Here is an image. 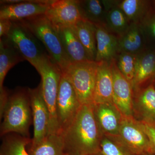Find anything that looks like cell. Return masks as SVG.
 <instances>
[{
	"instance_id": "cell-18",
	"label": "cell",
	"mask_w": 155,
	"mask_h": 155,
	"mask_svg": "<svg viewBox=\"0 0 155 155\" xmlns=\"http://www.w3.org/2000/svg\"><path fill=\"white\" fill-rule=\"evenodd\" d=\"M119 53L125 52L138 54L147 48V39L140 24L131 23L127 30L118 38Z\"/></svg>"
},
{
	"instance_id": "cell-27",
	"label": "cell",
	"mask_w": 155,
	"mask_h": 155,
	"mask_svg": "<svg viewBox=\"0 0 155 155\" xmlns=\"http://www.w3.org/2000/svg\"><path fill=\"white\" fill-rule=\"evenodd\" d=\"M137 58V54L122 52L119 53L115 59L119 71L131 85L135 75Z\"/></svg>"
},
{
	"instance_id": "cell-1",
	"label": "cell",
	"mask_w": 155,
	"mask_h": 155,
	"mask_svg": "<svg viewBox=\"0 0 155 155\" xmlns=\"http://www.w3.org/2000/svg\"><path fill=\"white\" fill-rule=\"evenodd\" d=\"M61 134L65 155L98 153L104 134L96 119L94 104L82 105L72 123Z\"/></svg>"
},
{
	"instance_id": "cell-22",
	"label": "cell",
	"mask_w": 155,
	"mask_h": 155,
	"mask_svg": "<svg viewBox=\"0 0 155 155\" xmlns=\"http://www.w3.org/2000/svg\"><path fill=\"white\" fill-rule=\"evenodd\" d=\"M118 5L130 24H140L153 8L152 1L147 0L118 1Z\"/></svg>"
},
{
	"instance_id": "cell-20",
	"label": "cell",
	"mask_w": 155,
	"mask_h": 155,
	"mask_svg": "<svg viewBox=\"0 0 155 155\" xmlns=\"http://www.w3.org/2000/svg\"><path fill=\"white\" fill-rule=\"evenodd\" d=\"M58 31L64 50L71 63L90 60L72 27L60 28Z\"/></svg>"
},
{
	"instance_id": "cell-26",
	"label": "cell",
	"mask_w": 155,
	"mask_h": 155,
	"mask_svg": "<svg viewBox=\"0 0 155 155\" xmlns=\"http://www.w3.org/2000/svg\"><path fill=\"white\" fill-rule=\"evenodd\" d=\"M0 155H29L26 147L31 142L29 137L16 133H10L2 137Z\"/></svg>"
},
{
	"instance_id": "cell-25",
	"label": "cell",
	"mask_w": 155,
	"mask_h": 155,
	"mask_svg": "<svg viewBox=\"0 0 155 155\" xmlns=\"http://www.w3.org/2000/svg\"><path fill=\"white\" fill-rule=\"evenodd\" d=\"M81 17L94 25L105 26L106 11L102 1H78Z\"/></svg>"
},
{
	"instance_id": "cell-30",
	"label": "cell",
	"mask_w": 155,
	"mask_h": 155,
	"mask_svg": "<svg viewBox=\"0 0 155 155\" xmlns=\"http://www.w3.org/2000/svg\"><path fill=\"white\" fill-rule=\"evenodd\" d=\"M140 122L149 140L151 153L155 154V123Z\"/></svg>"
},
{
	"instance_id": "cell-7",
	"label": "cell",
	"mask_w": 155,
	"mask_h": 155,
	"mask_svg": "<svg viewBox=\"0 0 155 155\" xmlns=\"http://www.w3.org/2000/svg\"><path fill=\"white\" fill-rule=\"evenodd\" d=\"M81 106L72 84L62 73L56 107L59 134L71 124Z\"/></svg>"
},
{
	"instance_id": "cell-6",
	"label": "cell",
	"mask_w": 155,
	"mask_h": 155,
	"mask_svg": "<svg viewBox=\"0 0 155 155\" xmlns=\"http://www.w3.org/2000/svg\"><path fill=\"white\" fill-rule=\"evenodd\" d=\"M12 22L7 38L24 60L28 61L38 71L48 54L43 51L37 38L22 22Z\"/></svg>"
},
{
	"instance_id": "cell-32",
	"label": "cell",
	"mask_w": 155,
	"mask_h": 155,
	"mask_svg": "<svg viewBox=\"0 0 155 155\" xmlns=\"http://www.w3.org/2000/svg\"><path fill=\"white\" fill-rule=\"evenodd\" d=\"M13 25V22L8 19H0V37H7Z\"/></svg>"
},
{
	"instance_id": "cell-12",
	"label": "cell",
	"mask_w": 155,
	"mask_h": 155,
	"mask_svg": "<svg viewBox=\"0 0 155 155\" xmlns=\"http://www.w3.org/2000/svg\"><path fill=\"white\" fill-rule=\"evenodd\" d=\"M51 1H19V3L2 5L0 19L19 21L44 15Z\"/></svg>"
},
{
	"instance_id": "cell-14",
	"label": "cell",
	"mask_w": 155,
	"mask_h": 155,
	"mask_svg": "<svg viewBox=\"0 0 155 155\" xmlns=\"http://www.w3.org/2000/svg\"><path fill=\"white\" fill-rule=\"evenodd\" d=\"M155 80V48H147L137 54L132 85L133 91L146 87L154 82Z\"/></svg>"
},
{
	"instance_id": "cell-8",
	"label": "cell",
	"mask_w": 155,
	"mask_h": 155,
	"mask_svg": "<svg viewBox=\"0 0 155 155\" xmlns=\"http://www.w3.org/2000/svg\"><path fill=\"white\" fill-rule=\"evenodd\" d=\"M117 136L129 150L137 153L152 154L148 137L140 122L133 116H122Z\"/></svg>"
},
{
	"instance_id": "cell-35",
	"label": "cell",
	"mask_w": 155,
	"mask_h": 155,
	"mask_svg": "<svg viewBox=\"0 0 155 155\" xmlns=\"http://www.w3.org/2000/svg\"><path fill=\"white\" fill-rule=\"evenodd\" d=\"M154 85H155V82H154Z\"/></svg>"
},
{
	"instance_id": "cell-34",
	"label": "cell",
	"mask_w": 155,
	"mask_h": 155,
	"mask_svg": "<svg viewBox=\"0 0 155 155\" xmlns=\"http://www.w3.org/2000/svg\"><path fill=\"white\" fill-rule=\"evenodd\" d=\"M97 153H96V154H94L90 155H97Z\"/></svg>"
},
{
	"instance_id": "cell-11",
	"label": "cell",
	"mask_w": 155,
	"mask_h": 155,
	"mask_svg": "<svg viewBox=\"0 0 155 155\" xmlns=\"http://www.w3.org/2000/svg\"><path fill=\"white\" fill-rule=\"evenodd\" d=\"M110 64L114 78L113 103L122 116H133L134 91L132 85L119 71L115 59Z\"/></svg>"
},
{
	"instance_id": "cell-17",
	"label": "cell",
	"mask_w": 155,
	"mask_h": 155,
	"mask_svg": "<svg viewBox=\"0 0 155 155\" xmlns=\"http://www.w3.org/2000/svg\"><path fill=\"white\" fill-rule=\"evenodd\" d=\"M97 41V53L95 61L110 63L119 54L117 37L107 30L104 25H95Z\"/></svg>"
},
{
	"instance_id": "cell-29",
	"label": "cell",
	"mask_w": 155,
	"mask_h": 155,
	"mask_svg": "<svg viewBox=\"0 0 155 155\" xmlns=\"http://www.w3.org/2000/svg\"><path fill=\"white\" fill-rule=\"evenodd\" d=\"M140 24L147 40H155V10L153 8Z\"/></svg>"
},
{
	"instance_id": "cell-15",
	"label": "cell",
	"mask_w": 155,
	"mask_h": 155,
	"mask_svg": "<svg viewBox=\"0 0 155 155\" xmlns=\"http://www.w3.org/2000/svg\"><path fill=\"white\" fill-rule=\"evenodd\" d=\"M94 110L103 134L118 135L123 116L114 103L94 104Z\"/></svg>"
},
{
	"instance_id": "cell-16",
	"label": "cell",
	"mask_w": 155,
	"mask_h": 155,
	"mask_svg": "<svg viewBox=\"0 0 155 155\" xmlns=\"http://www.w3.org/2000/svg\"><path fill=\"white\" fill-rule=\"evenodd\" d=\"M114 78L110 64L98 62L94 104L113 103Z\"/></svg>"
},
{
	"instance_id": "cell-3",
	"label": "cell",
	"mask_w": 155,
	"mask_h": 155,
	"mask_svg": "<svg viewBox=\"0 0 155 155\" xmlns=\"http://www.w3.org/2000/svg\"><path fill=\"white\" fill-rule=\"evenodd\" d=\"M19 21L41 42L48 55L63 73L71 62L64 50L58 31L45 14Z\"/></svg>"
},
{
	"instance_id": "cell-5",
	"label": "cell",
	"mask_w": 155,
	"mask_h": 155,
	"mask_svg": "<svg viewBox=\"0 0 155 155\" xmlns=\"http://www.w3.org/2000/svg\"><path fill=\"white\" fill-rule=\"evenodd\" d=\"M37 71L41 76L42 94L49 112V134L59 133L56 107L62 71L49 55Z\"/></svg>"
},
{
	"instance_id": "cell-10",
	"label": "cell",
	"mask_w": 155,
	"mask_h": 155,
	"mask_svg": "<svg viewBox=\"0 0 155 155\" xmlns=\"http://www.w3.org/2000/svg\"><path fill=\"white\" fill-rule=\"evenodd\" d=\"M32 110L34 136L30 144H38L49 133L50 114L43 97L41 86L35 88H28Z\"/></svg>"
},
{
	"instance_id": "cell-2",
	"label": "cell",
	"mask_w": 155,
	"mask_h": 155,
	"mask_svg": "<svg viewBox=\"0 0 155 155\" xmlns=\"http://www.w3.org/2000/svg\"><path fill=\"white\" fill-rule=\"evenodd\" d=\"M32 110L28 88H18L9 95L2 116L0 134L16 133L29 137Z\"/></svg>"
},
{
	"instance_id": "cell-24",
	"label": "cell",
	"mask_w": 155,
	"mask_h": 155,
	"mask_svg": "<svg viewBox=\"0 0 155 155\" xmlns=\"http://www.w3.org/2000/svg\"><path fill=\"white\" fill-rule=\"evenodd\" d=\"M29 155H65L64 144L61 134H51L38 144H29Z\"/></svg>"
},
{
	"instance_id": "cell-28",
	"label": "cell",
	"mask_w": 155,
	"mask_h": 155,
	"mask_svg": "<svg viewBox=\"0 0 155 155\" xmlns=\"http://www.w3.org/2000/svg\"><path fill=\"white\" fill-rule=\"evenodd\" d=\"M125 148L117 135H103L100 144V151L103 155H126Z\"/></svg>"
},
{
	"instance_id": "cell-13",
	"label": "cell",
	"mask_w": 155,
	"mask_h": 155,
	"mask_svg": "<svg viewBox=\"0 0 155 155\" xmlns=\"http://www.w3.org/2000/svg\"><path fill=\"white\" fill-rule=\"evenodd\" d=\"M133 116L140 122L155 123L154 82L134 92Z\"/></svg>"
},
{
	"instance_id": "cell-9",
	"label": "cell",
	"mask_w": 155,
	"mask_h": 155,
	"mask_svg": "<svg viewBox=\"0 0 155 155\" xmlns=\"http://www.w3.org/2000/svg\"><path fill=\"white\" fill-rule=\"evenodd\" d=\"M45 15L58 31L60 28L73 27L83 19L78 1L75 0L51 1Z\"/></svg>"
},
{
	"instance_id": "cell-21",
	"label": "cell",
	"mask_w": 155,
	"mask_h": 155,
	"mask_svg": "<svg viewBox=\"0 0 155 155\" xmlns=\"http://www.w3.org/2000/svg\"><path fill=\"white\" fill-rule=\"evenodd\" d=\"M23 57L9 41L7 37L0 40V88L10 69L19 62L24 61Z\"/></svg>"
},
{
	"instance_id": "cell-4",
	"label": "cell",
	"mask_w": 155,
	"mask_h": 155,
	"mask_svg": "<svg viewBox=\"0 0 155 155\" xmlns=\"http://www.w3.org/2000/svg\"><path fill=\"white\" fill-rule=\"evenodd\" d=\"M98 62L88 61L70 64L63 72L71 84L81 105L94 104Z\"/></svg>"
},
{
	"instance_id": "cell-33",
	"label": "cell",
	"mask_w": 155,
	"mask_h": 155,
	"mask_svg": "<svg viewBox=\"0 0 155 155\" xmlns=\"http://www.w3.org/2000/svg\"><path fill=\"white\" fill-rule=\"evenodd\" d=\"M152 3L153 8L155 10V1H152Z\"/></svg>"
},
{
	"instance_id": "cell-19",
	"label": "cell",
	"mask_w": 155,
	"mask_h": 155,
	"mask_svg": "<svg viewBox=\"0 0 155 155\" xmlns=\"http://www.w3.org/2000/svg\"><path fill=\"white\" fill-rule=\"evenodd\" d=\"M118 1H102V2L106 11V28L118 38L125 33L130 24L118 6Z\"/></svg>"
},
{
	"instance_id": "cell-31",
	"label": "cell",
	"mask_w": 155,
	"mask_h": 155,
	"mask_svg": "<svg viewBox=\"0 0 155 155\" xmlns=\"http://www.w3.org/2000/svg\"><path fill=\"white\" fill-rule=\"evenodd\" d=\"M10 92L4 87L0 88V118L2 119L3 113L8 100Z\"/></svg>"
},
{
	"instance_id": "cell-23",
	"label": "cell",
	"mask_w": 155,
	"mask_h": 155,
	"mask_svg": "<svg viewBox=\"0 0 155 155\" xmlns=\"http://www.w3.org/2000/svg\"><path fill=\"white\" fill-rule=\"evenodd\" d=\"M72 28L86 50L90 60L95 61L97 53V41L94 24L83 19Z\"/></svg>"
}]
</instances>
